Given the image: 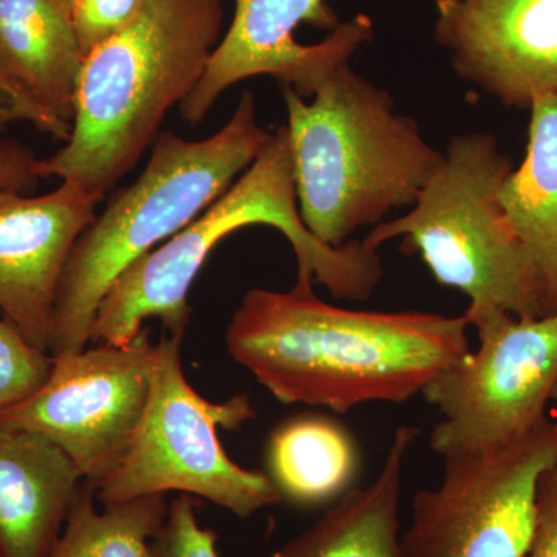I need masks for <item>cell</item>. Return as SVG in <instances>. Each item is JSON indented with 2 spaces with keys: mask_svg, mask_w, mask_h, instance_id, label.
I'll use <instances>...</instances> for the list:
<instances>
[{
  "mask_svg": "<svg viewBox=\"0 0 557 557\" xmlns=\"http://www.w3.org/2000/svg\"><path fill=\"white\" fill-rule=\"evenodd\" d=\"M468 327L465 314L341 309L296 277L289 292L249 289L225 341L234 362L284 405L347 413L423 394L471 351Z\"/></svg>",
  "mask_w": 557,
  "mask_h": 557,
  "instance_id": "cell-1",
  "label": "cell"
},
{
  "mask_svg": "<svg viewBox=\"0 0 557 557\" xmlns=\"http://www.w3.org/2000/svg\"><path fill=\"white\" fill-rule=\"evenodd\" d=\"M38 157L27 146L0 139V190L30 193L40 182Z\"/></svg>",
  "mask_w": 557,
  "mask_h": 557,
  "instance_id": "cell-25",
  "label": "cell"
},
{
  "mask_svg": "<svg viewBox=\"0 0 557 557\" xmlns=\"http://www.w3.org/2000/svg\"><path fill=\"white\" fill-rule=\"evenodd\" d=\"M83 478L57 445L0 424V553L49 557Z\"/></svg>",
  "mask_w": 557,
  "mask_h": 557,
  "instance_id": "cell-14",
  "label": "cell"
},
{
  "mask_svg": "<svg viewBox=\"0 0 557 557\" xmlns=\"http://www.w3.org/2000/svg\"><path fill=\"white\" fill-rule=\"evenodd\" d=\"M361 448L344 424L304 413L278 424L267 448L269 478L282 500L300 508L332 505L354 490Z\"/></svg>",
  "mask_w": 557,
  "mask_h": 557,
  "instance_id": "cell-18",
  "label": "cell"
},
{
  "mask_svg": "<svg viewBox=\"0 0 557 557\" xmlns=\"http://www.w3.org/2000/svg\"><path fill=\"white\" fill-rule=\"evenodd\" d=\"M84 58L61 0H0V73L69 124Z\"/></svg>",
  "mask_w": 557,
  "mask_h": 557,
  "instance_id": "cell-15",
  "label": "cell"
},
{
  "mask_svg": "<svg viewBox=\"0 0 557 557\" xmlns=\"http://www.w3.org/2000/svg\"><path fill=\"white\" fill-rule=\"evenodd\" d=\"M225 0H143L129 24L84 58L72 134L40 178L104 199L200 83L222 39Z\"/></svg>",
  "mask_w": 557,
  "mask_h": 557,
  "instance_id": "cell-2",
  "label": "cell"
},
{
  "mask_svg": "<svg viewBox=\"0 0 557 557\" xmlns=\"http://www.w3.org/2000/svg\"><path fill=\"white\" fill-rule=\"evenodd\" d=\"M417 435L416 428H398L376 479L348 491L269 557H401L403 474Z\"/></svg>",
  "mask_w": 557,
  "mask_h": 557,
  "instance_id": "cell-16",
  "label": "cell"
},
{
  "mask_svg": "<svg viewBox=\"0 0 557 557\" xmlns=\"http://www.w3.org/2000/svg\"><path fill=\"white\" fill-rule=\"evenodd\" d=\"M527 557H557V465L539 482L536 523Z\"/></svg>",
  "mask_w": 557,
  "mask_h": 557,
  "instance_id": "cell-24",
  "label": "cell"
},
{
  "mask_svg": "<svg viewBox=\"0 0 557 557\" xmlns=\"http://www.w3.org/2000/svg\"><path fill=\"white\" fill-rule=\"evenodd\" d=\"M552 403H553V405H555V412H556L555 420L557 421V384H556L555 391H553Z\"/></svg>",
  "mask_w": 557,
  "mask_h": 557,
  "instance_id": "cell-27",
  "label": "cell"
},
{
  "mask_svg": "<svg viewBox=\"0 0 557 557\" xmlns=\"http://www.w3.org/2000/svg\"><path fill=\"white\" fill-rule=\"evenodd\" d=\"M61 2L62 5L70 11V14H72L73 7H75V3L78 2V0H61Z\"/></svg>",
  "mask_w": 557,
  "mask_h": 557,
  "instance_id": "cell-26",
  "label": "cell"
},
{
  "mask_svg": "<svg viewBox=\"0 0 557 557\" xmlns=\"http://www.w3.org/2000/svg\"><path fill=\"white\" fill-rule=\"evenodd\" d=\"M51 366L49 351L33 346L0 311V413L35 394Z\"/></svg>",
  "mask_w": 557,
  "mask_h": 557,
  "instance_id": "cell-20",
  "label": "cell"
},
{
  "mask_svg": "<svg viewBox=\"0 0 557 557\" xmlns=\"http://www.w3.org/2000/svg\"><path fill=\"white\" fill-rule=\"evenodd\" d=\"M143 0H78L72 10L73 27L84 57L126 27Z\"/></svg>",
  "mask_w": 557,
  "mask_h": 557,
  "instance_id": "cell-22",
  "label": "cell"
},
{
  "mask_svg": "<svg viewBox=\"0 0 557 557\" xmlns=\"http://www.w3.org/2000/svg\"><path fill=\"white\" fill-rule=\"evenodd\" d=\"M300 219L333 248L412 207L443 153L417 121L395 110L388 91L346 64L307 102L282 86Z\"/></svg>",
  "mask_w": 557,
  "mask_h": 557,
  "instance_id": "cell-4",
  "label": "cell"
},
{
  "mask_svg": "<svg viewBox=\"0 0 557 557\" xmlns=\"http://www.w3.org/2000/svg\"><path fill=\"white\" fill-rule=\"evenodd\" d=\"M511 171L493 135H456L408 214L380 223L362 242L379 249L401 237L403 248L418 252L440 285L467 296L465 314L544 317L536 270L498 200Z\"/></svg>",
  "mask_w": 557,
  "mask_h": 557,
  "instance_id": "cell-6",
  "label": "cell"
},
{
  "mask_svg": "<svg viewBox=\"0 0 557 557\" xmlns=\"http://www.w3.org/2000/svg\"><path fill=\"white\" fill-rule=\"evenodd\" d=\"M270 137L248 90L211 137L159 135L141 175L95 215L70 251L54 302L51 358L89 346L98 307L116 278L223 196Z\"/></svg>",
  "mask_w": 557,
  "mask_h": 557,
  "instance_id": "cell-5",
  "label": "cell"
},
{
  "mask_svg": "<svg viewBox=\"0 0 557 557\" xmlns=\"http://www.w3.org/2000/svg\"><path fill=\"white\" fill-rule=\"evenodd\" d=\"M530 113L525 159L498 200L536 270L548 314L557 311V95L537 98Z\"/></svg>",
  "mask_w": 557,
  "mask_h": 557,
  "instance_id": "cell-17",
  "label": "cell"
},
{
  "mask_svg": "<svg viewBox=\"0 0 557 557\" xmlns=\"http://www.w3.org/2000/svg\"><path fill=\"white\" fill-rule=\"evenodd\" d=\"M437 486L418 491L401 557H527L539 482L557 465V421L500 448L443 457Z\"/></svg>",
  "mask_w": 557,
  "mask_h": 557,
  "instance_id": "cell-9",
  "label": "cell"
},
{
  "mask_svg": "<svg viewBox=\"0 0 557 557\" xmlns=\"http://www.w3.org/2000/svg\"><path fill=\"white\" fill-rule=\"evenodd\" d=\"M434 38L461 79L509 108L557 95V0H437Z\"/></svg>",
  "mask_w": 557,
  "mask_h": 557,
  "instance_id": "cell-12",
  "label": "cell"
},
{
  "mask_svg": "<svg viewBox=\"0 0 557 557\" xmlns=\"http://www.w3.org/2000/svg\"><path fill=\"white\" fill-rule=\"evenodd\" d=\"M150 330L127 346L97 343L53 358L46 383L0 413V424L36 432L95 487L126 456L149 398Z\"/></svg>",
  "mask_w": 557,
  "mask_h": 557,
  "instance_id": "cell-10",
  "label": "cell"
},
{
  "mask_svg": "<svg viewBox=\"0 0 557 557\" xmlns=\"http://www.w3.org/2000/svg\"><path fill=\"white\" fill-rule=\"evenodd\" d=\"M479 346L423 391L443 420L431 434L440 456L482 453L522 437L547 418L557 384V311L518 318L465 314Z\"/></svg>",
  "mask_w": 557,
  "mask_h": 557,
  "instance_id": "cell-8",
  "label": "cell"
},
{
  "mask_svg": "<svg viewBox=\"0 0 557 557\" xmlns=\"http://www.w3.org/2000/svg\"><path fill=\"white\" fill-rule=\"evenodd\" d=\"M13 123H30L42 134L62 141H67L72 134V124L40 108L27 91L0 73V129Z\"/></svg>",
  "mask_w": 557,
  "mask_h": 557,
  "instance_id": "cell-23",
  "label": "cell"
},
{
  "mask_svg": "<svg viewBox=\"0 0 557 557\" xmlns=\"http://www.w3.org/2000/svg\"><path fill=\"white\" fill-rule=\"evenodd\" d=\"M182 336H161L152 348L149 398L129 450L97 486L101 505L171 491L205 498L239 519L282 502L269 474L231 460L219 429L237 431L256 418L248 395L208 401L182 364Z\"/></svg>",
  "mask_w": 557,
  "mask_h": 557,
  "instance_id": "cell-7",
  "label": "cell"
},
{
  "mask_svg": "<svg viewBox=\"0 0 557 557\" xmlns=\"http://www.w3.org/2000/svg\"><path fill=\"white\" fill-rule=\"evenodd\" d=\"M97 487L79 483L49 557H153L152 539L166 519V494L97 508Z\"/></svg>",
  "mask_w": 557,
  "mask_h": 557,
  "instance_id": "cell-19",
  "label": "cell"
},
{
  "mask_svg": "<svg viewBox=\"0 0 557 557\" xmlns=\"http://www.w3.org/2000/svg\"><path fill=\"white\" fill-rule=\"evenodd\" d=\"M101 199L73 182L39 197L0 190V311L49 351L58 285Z\"/></svg>",
  "mask_w": 557,
  "mask_h": 557,
  "instance_id": "cell-13",
  "label": "cell"
},
{
  "mask_svg": "<svg viewBox=\"0 0 557 557\" xmlns=\"http://www.w3.org/2000/svg\"><path fill=\"white\" fill-rule=\"evenodd\" d=\"M252 225L281 231L298 260V277L317 278L335 298L369 299L383 276L379 249L358 240L333 248L304 225L282 124L223 196L116 278L98 307L91 343L127 346L150 318L160 319L168 335L185 338L193 313L189 289L201 267L219 242Z\"/></svg>",
  "mask_w": 557,
  "mask_h": 557,
  "instance_id": "cell-3",
  "label": "cell"
},
{
  "mask_svg": "<svg viewBox=\"0 0 557 557\" xmlns=\"http://www.w3.org/2000/svg\"><path fill=\"white\" fill-rule=\"evenodd\" d=\"M228 30L196 89L178 106L196 126L234 84L271 76L300 97L314 91L373 38L368 14L339 22L325 0H234Z\"/></svg>",
  "mask_w": 557,
  "mask_h": 557,
  "instance_id": "cell-11",
  "label": "cell"
},
{
  "mask_svg": "<svg viewBox=\"0 0 557 557\" xmlns=\"http://www.w3.org/2000/svg\"><path fill=\"white\" fill-rule=\"evenodd\" d=\"M0 557H3V556H2V553H0Z\"/></svg>",
  "mask_w": 557,
  "mask_h": 557,
  "instance_id": "cell-28",
  "label": "cell"
},
{
  "mask_svg": "<svg viewBox=\"0 0 557 557\" xmlns=\"http://www.w3.org/2000/svg\"><path fill=\"white\" fill-rule=\"evenodd\" d=\"M150 548L153 557H219L218 533L200 525L194 497L180 494L168 508Z\"/></svg>",
  "mask_w": 557,
  "mask_h": 557,
  "instance_id": "cell-21",
  "label": "cell"
}]
</instances>
